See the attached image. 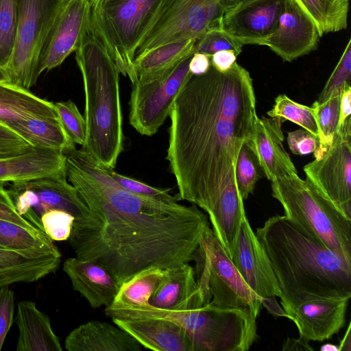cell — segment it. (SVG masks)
<instances>
[{
    "label": "cell",
    "mask_w": 351,
    "mask_h": 351,
    "mask_svg": "<svg viewBox=\"0 0 351 351\" xmlns=\"http://www.w3.org/2000/svg\"><path fill=\"white\" fill-rule=\"evenodd\" d=\"M267 114L269 117H278L285 121L289 120L318 136L313 108L297 103L286 95H279L275 99L272 109Z\"/></svg>",
    "instance_id": "e575fe53"
},
{
    "label": "cell",
    "mask_w": 351,
    "mask_h": 351,
    "mask_svg": "<svg viewBox=\"0 0 351 351\" xmlns=\"http://www.w3.org/2000/svg\"><path fill=\"white\" fill-rule=\"evenodd\" d=\"M341 96L332 95L322 104L315 101L312 105L319 140V146L314 152L315 158H321L332 143L339 121Z\"/></svg>",
    "instance_id": "d6a6232c"
},
{
    "label": "cell",
    "mask_w": 351,
    "mask_h": 351,
    "mask_svg": "<svg viewBox=\"0 0 351 351\" xmlns=\"http://www.w3.org/2000/svg\"><path fill=\"white\" fill-rule=\"evenodd\" d=\"M75 52L86 101V138L82 149L99 165L114 169L124 145L119 70L91 30Z\"/></svg>",
    "instance_id": "277c9868"
},
{
    "label": "cell",
    "mask_w": 351,
    "mask_h": 351,
    "mask_svg": "<svg viewBox=\"0 0 351 351\" xmlns=\"http://www.w3.org/2000/svg\"><path fill=\"white\" fill-rule=\"evenodd\" d=\"M8 191L18 213L43 232L40 217L48 210H62L75 219L88 213L86 204L66 176L12 182Z\"/></svg>",
    "instance_id": "7c38bea8"
},
{
    "label": "cell",
    "mask_w": 351,
    "mask_h": 351,
    "mask_svg": "<svg viewBox=\"0 0 351 351\" xmlns=\"http://www.w3.org/2000/svg\"><path fill=\"white\" fill-rule=\"evenodd\" d=\"M64 347L69 351H140L143 346L116 324L92 320L73 329Z\"/></svg>",
    "instance_id": "cb8c5ba5"
},
{
    "label": "cell",
    "mask_w": 351,
    "mask_h": 351,
    "mask_svg": "<svg viewBox=\"0 0 351 351\" xmlns=\"http://www.w3.org/2000/svg\"><path fill=\"white\" fill-rule=\"evenodd\" d=\"M255 233L270 261L285 313L308 300L351 297V263L285 215L269 217Z\"/></svg>",
    "instance_id": "3957f363"
},
{
    "label": "cell",
    "mask_w": 351,
    "mask_h": 351,
    "mask_svg": "<svg viewBox=\"0 0 351 351\" xmlns=\"http://www.w3.org/2000/svg\"><path fill=\"white\" fill-rule=\"evenodd\" d=\"M75 217L69 213L52 209L47 211L40 217L44 232L53 241L69 239Z\"/></svg>",
    "instance_id": "60d3db41"
},
{
    "label": "cell",
    "mask_w": 351,
    "mask_h": 351,
    "mask_svg": "<svg viewBox=\"0 0 351 351\" xmlns=\"http://www.w3.org/2000/svg\"><path fill=\"white\" fill-rule=\"evenodd\" d=\"M15 322L19 331L17 351L62 350L50 319L36 307L34 302L25 300L18 303Z\"/></svg>",
    "instance_id": "d4e9b609"
},
{
    "label": "cell",
    "mask_w": 351,
    "mask_h": 351,
    "mask_svg": "<svg viewBox=\"0 0 351 351\" xmlns=\"http://www.w3.org/2000/svg\"><path fill=\"white\" fill-rule=\"evenodd\" d=\"M61 256L33 258L20 252L0 247V267L36 276L39 280L57 271Z\"/></svg>",
    "instance_id": "1f68e13d"
},
{
    "label": "cell",
    "mask_w": 351,
    "mask_h": 351,
    "mask_svg": "<svg viewBox=\"0 0 351 351\" xmlns=\"http://www.w3.org/2000/svg\"><path fill=\"white\" fill-rule=\"evenodd\" d=\"M306 178L351 220V117L337 126L332 143L304 167Z\"/></svg>",
    "instance_id": "4fadbf2b"
},
{
    "label": "cell",
    "mask_w": 351,
    "mask_h": 351,
    "mask_svg": "<svg viewBox=\"0 0 351 351\" xmlns=\"http://www.w3.org/2000/svg\"><path fill=\"white\" fill-rule=\"evenodd\" d=\"M169 117L166 158L178 195L208 214L236 180L240 149L254 136L258 116L250 73L237 62L226 72L210 65L190 78Z\"/></svg>",
    "instance_id": "7a4b0ae2"
},
{
    "label": "cell",
    "mask_w": 351,
    "mask_h": 351,
    "mask_svg": "<svg viewBox=\"0 0 351 351\" xmlns=\"http://www.w3.org/2000/svg\"><path fill=\"white\" fill-rule=\"evenodd\" d=\"M106 171L121 186L135 195L167 203H176L181 199L178 194L171 195L169 189L152 186L141 181L121 175L115 172L113 169L106 168Z\"/></svg>",
    "instance_id": "ab89813d"
},
{
    "label": "cell",
    "mask_w": 351,
    "mask_h": 351,
    "mask_svg": "<svg viewBox=\"0 0 351 351\" xmlns=\"http://www.w3.org/2000/svg\"><path fill=\"white\" fill-rule=\"evenodd\" d=\"M59 176H66V156L59 150L32 147L0 158V182L12 183Z\"/></svg>",
    "instance_id": "44dd1931"
},
{
    "label": "cell",
    "mask_w": 351,
    "mask_h": 351,
    "mask_svg": "<svg viewBox=\"0 0 351 351\" xmlns=\"http://www.w3.org/2000/svg\"><path fill=\"white\" fill-rule=\"evenodd\" d=\"M14 313V293L8 287L0 288V350L10 330Z\"/></svg>",
    "instance_id": "7bdbcfd3"
},
{
    "label": "cell",
    "mask_w": 351,
    "mask_h": 351,
    "mask_svg": "<svg viewBox=\"0 0 351 351\" xmlns=\"http://www.w3.org/2000/svg\"><path fill=\"white\" fill-rule=\"evenodd\" d=\"M165 270L160 268L148 269L125 281L121 285L110 306L136 307L149 304L152 293L162 281Z\"/></svg>",
    "instance_id": "4dcf8cb0"
},
{
    "label": "cell",
    "mask_w": 351,
    "mask_h": 351,
    "mask_svg": "<svg viewBox=\"0 0 351 351\" xmlns=\"http://www.w3.org/2000/svg\"><path fill=\"white\" fill-rule=\"evenodd\" d=\"M351 87H348L342 94L340 104V117L339 125L342 124L350 117L351 114Z\"/></svg>",
    "instance_id": "f907efd6"
},
{
    "label": "cell",
    "mask_w": 351,
    "mask_h": 351,
    "mask_svg": "<svg viewBox=\"0 0 351 351\" xmlns=\"http://www.w3.org/2000/svg\"><path fill=\"white\" fill-rule=\"evenodd\" d=\"M32 118H58L54 104L27 88L0 82V122L9 126Z\"/></svg>",
    "instance_id": "484cf974"
},
{
    "label": "cell",
    "mask_w": 351,
    "mask_h": 351,
    "mask_svg": "<svg viewBox=\"0 0 351 351\" xmlns=\"http://www.w3.org/2000/svg\"><path fill=\"white\" fill-rule=\"evenodd\" d=\"M227 10L224 0H160L136 52V56L161 45L197 39L221 27Z\"/></svg>",
    "instance_id": "ba28073f"
},
{
    "label": "cell",
    "mask_w": 351,
    "mask_h": 351,
    "mask_svg": "<svg viewBox=\"0 0 351 351\" xmlns=\"http://www.w3.org/2000/svg\"><path fill=\"white\" fill-rule=\"evenodd\" d=\"M0 142L15 143V144H28L19 134L14 132L8 125L0 122Z\"/></svg>",
    "instance_id": "681fc988"
},
{
    "label": "cell",
    "mask_w": 351,
    "mask_h": 351,
    "mask_svg": "<svg viewBox=\"0 0 351 351\" xmlns=\"http://www.w3.org/2000/svg\"><path fill=\"white\" fill-rule=\"evenodd\" d=\"M256 319L249 308L211 302L197 308L189 335L193 351L248 350L258 338Z\"/></svg>",
    "instance_id": "30bf717a"
},
{
    "label": "cell",
    "mask_w": 351,
    "mask_h": 351,
    "mask_svg": "<svg viewBox=\"0 0 351 351\" xmlns=\"http://www.w3.org/2000/svg\"><path fill=\"white\" fill-rule=\"evenodd\" d=\"M193 261L204 305L249 308L258 317L262 300L244 281L212 228L204 233Z\"/></svg>",
    "instance_id": "52a82bcc"
},
{
    "label": "cell",
    "mask_w": 351,
    "mask_h": 351,
    "mask_svg": "<svg viewBox=\"0 0 351 351\" xmlns=\"http://www.w3.org/2000/svg\"><path fill=\"white\" fill-rule=\"evenodd\" d=\"M195 53L211 56L217 51L232 50L237 56L242 51L243 45L225 33L221 27H212L197 38L195 43Z\"/></svg>",
    "instance_id": "f35d334b"
},
{
    "label": "cell",
    "mask_w": 351,
    "mask_h": 351,
    "mask_svg": "<svg viewBox=\"0 0 351 351\" xmlns=\"http://www.w3.org/2000/svg\"><path fill=\"white\" fill-rule=\"evenodd\" d=\"M285 2L240 0L224 12L221 29L243 46L261 45L276 27Z\"/></svg>",
    "instance_id": "2e32d148"
},
{
    "label": "cell",
    "mask_w": 351,
    "mask_h": 351,
    "mask_svg": "<svg viewBox=\"0 0 351 351\" xmlns=\"http://www.w3.org/2000/svg\"><path fill=\"white\" fill-rule=\"evenodd\" d=\"M196 39L171 43L135 57L134 67L137 80H156L170 73L185 58L195 53Z\"/></svg>",
    "instance_id": "4316f807"
},
{
    "label": "cell",
    "mask_w": 351,
    "mask_h": 351,
    "mask_svg": "<svg viewBox=\"0 0 351 351\" xmlns=\"http://www.w3.org/2000/svg\"><path fill=\"white\" fill-rule=\"evenodd\" d=\"M278 117H257L252 138L254 152L262 171L271 182L283 176L298 175L283 146L282 124Z\"/></svg>",
    "instance_id": "d6986e66"
},
{
    "label": "cell",
    "mask_w": 351,
    "mask_h": 351,
    "mask_svg": "<svg viewBox=\"0 0 351 351\" xmlns=\"http://www.w3.org/2000/svg\"><path fill=\"white\" fill-rule=\"evenodd\" d=\"M149 302L165 310H184L204 305L194 268L187 263L165 269Z\"/></svg>",
    "instance_id": "603a6c76"
},
{
    "label": "cell",
    "mask_w": 351,
    "mask_h": 351,
    "mask_svg": "<svg viewBox=\"0 0 351 351\" xmlns=\"http://www.w3.org/2000/svg\"><path fill=\"white\" fill-rule=\"evenodd\" d=\"M261 171L252 139L248 140L240 149L235 167L236 182L243 200L253 193L255 185L261 177Z\"/></svg>",
    "instance_id": "836d02e7"
},
{
    "label": "cell",
    "mask_w": 351,
    "mask_h": 351,
    "mask_svg": "<svg viewBox=\"0 0 351 351\" xmlns=\"http://www.w3.org/2000/svg\"><path fill=\"white\" fill-rule=\"evenodd\" d=\"M287 139L289 149L295 155L306 156L314 153L319 146L318 136L304 129L289 132Z\"/></svg>",
    "instance_id": "ee69618b"
},
{
    "label": "cell",
    "mask_w": 351,
    "mask_h": 351,
    "mask_svg": "<svg viewBox=\"0 0 351 351\" xmlns=\"http://www.w3.org/2000/svg\"><path fill=\"white\" fill-rule=\"evenodd\" d=\"M32 147L65 153L75 147L58 118H32L8 126Z\"/></svg>",
    "instance_id": "83f0119b"
},
{
    "label": "cell",
    "mask_w": 351,
    "mask_h": 351,
    "mask_svg": "<svg viewBox=\"0 0 351 351\" xmlns=\"http://www.w3.org/2000/svg\"><path fill=\"white\" fill-rule=\"evenodd\" d=\"M224 1L226 2L227 8H230V6H232V5H234L235 3H237V1H239L240 0H224Z\"/></svg>",
    "instance_id": "9f6ffc18"
},
{
    "label": "cell",
    "mask_w": 351,
    "mask_h": 351,
    "mask_svg": "<svg viewBox=\"0 0 351 351\" xmlns=\"http://www.w3.org/2000/svg\"><path fill=\"white\" fill-rule=\"evenodd\" d=\"M6 81L8 82L4 71L2 69H0V82H6Z\"/></svg>",
    "instance_id": "11a10c76"
},
{
    "label": "cell",
    "mask_w": 351,
    "mask_h": 351,
    "mask_svg": "<svg viewBox=\"0 0 351 351\" xmlns=\"http://www.w3.org/2000/svg\"><path fill=\"white\" fill-rule=\"evenodd\" d=\"M210 65V56L202 53L195 52L190 60L189 69L193 75H200L206 73Z\"/></svg>",
    "instance_id": "7dc6e473"
},
{
    "label": "cell",
    "mask_w": 351,
    "mask_h": 351,
    "mask_svg": "<svg viewBox=\"0 0 351 351\" xmlns=\"http://www.w3.org/2000/svg\"><path fill=\"white\" fill-rule=\"evenodd\" d=\"M65 156L67 180L88 208L75 219L68 239L77 258L102 265L121 285L148 269L193 261L210 228L196 205L132 193L82 149Z\"/></svg>",
    "instance_id": "6da1fadb"
},
{
    "label": "cell",
    "mask_w": 351,
    "mask_h": 351,
    "mask_svg": "<svg viewBox=\"0 0 351 351\" xmlns=\"http://www.w3.org/2000/svg\"><path fill=\"white\" fill-rule=\"evenodd\" d=\"M91 31L132 84L138 45L160 0H89Z\"/></svg>",
    "instance_id": "8992f818"
},
{
    "label": "cell",
    "mask_w": 351,
    "mask_h": 351,
    "mask_svg": "<svg viewBox=\"0 0 351 351\" xmlns=\"http://www.w3.org/2000/svg\"><path fill=\"white\" fill-rule=\"evenodd\" d=\"M0 247L33 258L61 256L49 237L36 235L25 228L0 219Z\"/></svg>",
    "instance_id": "f1b7e54d"
},
{
    "label": "cell",
    "mask_w": 351,
    "mask_h": 351,
    "mask_svg": "<svg viewBox=\"0 0 351 351\" xmlns=\"http://www.w3.org/2000/svg\"><path fill=\"white\" fill-rule=\"evenodd\" d=\"M348 87H351L350 39L316 101L318 104H322L332 95H342Z\"/></svg>",
    "instance_id": "8d00e7d4"
},
{
    "label": "cell",
    "mask_w": 351,
    "mask_h": 351,
    "mask_svg": "<svg viewBox=\"0 0 351 351\" xmlns=\"http://www.w3.org/2000/svg\"><path fill=\"white\" fill-rule=\"evenodd\" d=\"M322 351H339V346L332 343H326L321 346Z\"/></svg>",
    "instance_id": "db71d44e"
},
{
    "label": "cell",
    "mask_w": 351,
    "mask_h": 351,
    "mask_svg": "<svg viewBox=\"0 0 351 351\" xmlns=\"http://www.w3.org/2000/svg\"><path fill=\"white\" fill-rule=\"evenodd\" d=\"M282 350L284 351H313L314 349L309 345L307 340L300 337L298 339L287 337L282 343Z\"/></svg>",
    "instance_id": "c3c4849f"
},
{
    "label": "cell",
    "mask_w": 351,
    "mask_h": 351,
    "mask_svg": "<svg viewBox=\"0 0 351 351\" xmlns=\"http://www.w3.org/2000/svg\"><path fill=\"white\" fill-rule=\"evenodd\" d=\"M67 0H16L18 21L14 49L4 72L9 82L29 89L44 43Z\"/></svg>",
    "instance_id": "9c48e42d"
},
{
    "label": "cell",
    "mask_w": 351,
    "mask_h": 351,
    "mask_svg": "<svg viewBox=\"0 0 351 351\" xmlns=\"http://www.w3.org/2000/svg\"><path fill=\"white\" fill-rule=\"evenodd\" d=\"M271 186L290 221L351 263V220L307 178L283 176L271 181Z\"/></svg>",
    "instance_id": "5b68a950"
},
{
    "label": "cell",
    "mask_w": 351,
    "mask_h": 351,
    "mask_svg": "<svg viewBox=\"0 0 351 351\" xmlns=\"http://www.w3.org/2000/svg\"><path fill=\"white\" fill-rule=\"evenodd\" d=\"M143 347L156 351H193L184 330L171 320L154 318L112 319Z\"/></svg>",
    "instance_id": "7402d4cb"
},
{
    "label": "cell",
    "mask_w": 351,
    "mask_h": 351,
    "mask_svg": "<svg viewBox=\"0 0 351 351\" xmlns=\"http://www.w3.org/2000/svg\"><path fill=\"white\" fill-rule=\"evenodd\" d=\"M231 261L248 287L262 300V305L271 313L286 317L277 303L280 289L269 258L250 226L243 219Z\"/></svg>",
    "instance_id": "5bb4252c"
},
{
    "label": "cell",
    "mask_w": 351,
    "mask_h": 351,
    "mask_svg": "<svg viewBox=\"0 0 351 351\" xmlns=\"http://www.w3.org/2000/svg\"><path fill=\"white\" fill-rule=\"evenodd\" d=\"M350 297L320 298L304 302L285 313L296 325L299 337L322 342L344 327Z\"/></svg>",
    "instance_id": "ac0fdd59"
},
{
    "label": "cell",
    "mask_w": 351,
    "mask_h": 351,
    "mask_svg": "<svg viewBox=\"0 0 351 351\" xmlns=\"http://www.w3.org/2000/svg\"><path fill=\"white\" fill-rule=\"evenodd\" d=\"M63 270L69 276L73 289L93 308L107 307L113 303L121 284L102 265L77 257L69 258L63 263Z\"/></svg>",
    "instance_id": "ffe728a7"
},
{
    "label": "cell",
    "mask_w": 351,
    "mask_h": 351,
    "mask_svg": "<svg viewBox=\"0 0 351 351\" xmlns=\"http://www.w3.org/2000/svg\"><path fill=\"white\" fill-rule=\"evenodd\" d=\"M5 184L0 182V219L21 226L36 235L48 237L18 213L8 189L5 188Z\"/></svg>",
    "instance_id": "b9f144b4"
},
{
    "label": "cell",
    "mask_w": 351,
    "mask_h": 351,
    "mask_svg": "<svg viewBox=\"0 0 351 351\" xmlns=\"http://www.w3.org/2000/svg\"><path fill=\"white\" fill-rule=\"evenodd\" d=\"M320 37L315 23L295 0H285L276 27L261 45L292 62L314 50Z\"/></svg>",
    "instance_id": "e0dca14e"
},
{
    "label": "cell",
    "mask_w": 351,
    "mask_h": 351,
    "mask_svg": "<svg viewBox=\"0 0 351 351\" xmlns=\"http://www.w3.org/2000/svg\"><path fill=\"white\" fill-rule=\"evenodd\" d=\"M38 280L34 275L0 267V288L16 282H32Z\"/></svg>",
    "instance_id": "bcb514c9"
},
{
    "label": "cell",
    "mask_w": 351,
    "mask_h": 351,
    "mask_svg": "<svg viewBox=\"0 0 351 351\" xmlns=\"http://www.w3.org/2000/svg\"><path fill=\"white\" fill-rule=\"evenodd\" d=\"M191 57L183 60L162 78L132 83L129 121L138 133L154 135L169 117L178 95L193 76L189 69Z\"/></svg>",
    "instance_id": "8fae6325"
},
{
    "label": "cell",
    "mask_w": 351,
    "mask_h": 351,
    "mask_svg": "<svg viewBox=\"0 0 351 351\" xmlns=\"http://www.w3.org/2000/svg\"><path fill=\"white\" fill-rule=\"evenodd\" d=\"M351 324L349 323L347 330L344 337L342 338L339 346V351H350L351 350Z\"/></svg>",
    "instance_id": "f5cc1de1"
},
{
    "label": "cell",
    "mask_w": 351,
    "mask_h": 351,
    "mask_svg": "<svg viewBox=\"0 0 351 351\" xmlns=\"http://www.w3.org/2000/svg\"><path fill=\"white\" fill-rule=\"evenodd\" d=\"M32 147L28 144L0 142V158L23 152Z\"/></svg>",
    "instance_id": "816d5d0a"
},
{
    "label": "cell",
    "mask_w": 351,
    "mask_h": 351,
    "mask_svg": "<svg viewBox=\"0 0 351 351\" xmlns=\"http://www.w3.org/2000/svg\"><path fill=\"white\" fill-rule=\"evenodd\" d=\"M237 53L232 50H222L210 56V64L217 71L226 72L237 62Z\"/></svg>",
    "instance_id": "f6af8a7d"
},
{
    "label": "cell",
    "mask_w": 351,
    "mask_h": 351,
    "mask_svg": "<svg viewBox=\"0 0 351 351\" xmlns=\"http://www.w3.org/2000/svg\"><path fill=\"white\" fill-rule=\"evenodd\" d=\"M58 119L69 138L82 146L86 138L85 118L80 112L77 106L71 100L54 103Z\"/></svg>",
    "instance_id": "74e56055"
},
{
    "label": "cell",
    "mask_w": 351,
    "mask_h": 351,
    "mask_svg": "<svg viewBox=\"0 0 351 351\" xmlns=\"http://www.w3.org/2000/svg\"><path fill=\"white\" fill-rule=\"evenodd\" d=\"M89 0H67L53 25L41 50L36 77L44 71L60 65L78 48L90 30Z\"/></svg>",
    "instance_id": "9a60e30c"
},
{
    "label": "cell",
    "mask_w": 351,
    "mask_h": 351,
    "mask_svg": "<svg viewBox=\"0 0 351 351\" xmlns=\"http://www.w3.org/2000/svg\"><path fill=\"white\" fill-rule=\"evenodd\" d=\"M315 23L319 35L345 29L349 0H295Z\"/></svg>",
    "instance_id": "f546056e"
},
{
    "label": "cell",
    "mask_w": 351,
    "mask_h": 351,
    "mask_svg": "<svg viewBox=\"0 0 351 351\" xmlns=\"http://www.w3.org/2000/svg\"><path fill=\"white\" fill-rule=\"evenodd\" d=\"M18 21L16 0H0V69L4 70L15 43Z\"/></svg>",
    "instance_id": "d590c367"
}]
</instances>
